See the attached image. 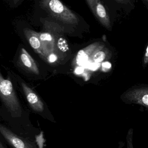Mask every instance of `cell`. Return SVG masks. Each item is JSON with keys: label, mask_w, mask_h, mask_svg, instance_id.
I'll return each instance as SVG.
<instances>
[{"label": "cell", "mask_w": 148, "mask_h": 148, "mask_svg": "<svg viewBox=\"0 0 148 148\" xmlns=\"http://www.w3.org/2000/svg\"><path fill=\"white\" fill-rule=\"evenodd\" d=\"M0 96L13 117H20L22 115V110L13 86L8 79L4 78L0 74Z\"/></svg>", "instance_id": "cell-1"}, {"label": "cell", "mask_w": 148, "mask_h": 148, "mask_svg": "<svg viewBox=\"0 0 148 148\" xmlns=\"http://www.w3.org/2000/svg\"><path fill=\"white\" fill-rule=\"evenodd\" d=\"M40 4L41 8L64 23L70 25L78 23L77 15L58 0H44Z\"/></svg>", "instance_id": "cell-2"}, {"label": "cell", "mask_w": 148, "mask_h": 148, "mask_svg": "<svg viewBox=\"0 0 148 148\" xmlns=\"http://www.w3.org/2000/svg\"><path fill=\"white\" fill-rule=\"evenodd\" d=\"M0 132L14 148H36L29 142L12 132L5 125H0Z\"/></svg>", "instance_id": "cell-3"}, {"label": "cell", "mask_w": 148, "mask_h": 148, "mask_svg": "<svg viewBox=\"0 0 148 148\" xmlns=\"http://www.w3.org/2000/svg\"><path fill=\"white\" fill-rule=\"evenodd\" d=\"M21 86L27 99L32 109L38 112H43L44 110V105L39 97L32 89L25 83L22 82Z\"/></svg>", "instance_id": "cell-4"}, {"label": "cell", "mask_w": 148, "mask_h": 148, "mask_svg": "<svg viewBox=\"0 0 148 148\" xmlns=\"http://www.w3.org/2000/svg\"><path fill=\"white\" fill-rule=\"evenodd\" d=\"M127 98L131 103L140 105L148 110V90H137L130 92Z\"/></svg>", "instance_id": "cell-5"}, {"label": "cell", "mask_w": 148, "mask_h": 148, "mask_svg": "<svg viewBox=\"0 0 148 148\" xmlns=\"http://www.w3.org/2000/svg\"><path fill=\"white\" fill-rule=\"evenodd\" d=\"M24 34L32 47L39 54L45 56L38 33L31 29H25Z\"/></svg>", "instance_id": "cell-6"}, {"label": "cell", "mask_w": 148, "mask_h": 148, "mask_svg": "<svg viewBox=\"0 0 148 148\" xmlns=\"http://www.w3.org/2000/svg\"><path fill=\"white\" fill-rule=\"evenodd\" d=\"M45 55L52 53L54 50L55 40L53 36L48 33H38Z\"/></svg>", "instance_id": "cell-7"}, {"label": "cell", "mask_w": 148, "mask_h": 148, "mask_svg": "<svg viewBox=\"0 0 148 148\" xmlns=\"http://www.w3.org/2000/svg\"><path fill=\"white\" fill-rule=\"evenodd\" d=\"M20 58L22 64L30 71L37 75L39 74V70L37 64L27 51L24 48L21 49Z\"/></svg>", "instance_id": "cell-8"}, {"label": "cell", "mask_w": 148, "mask_h": 148, "mask_svg": "<svg viewBox=\"0 0 148 148\" xmlns=\"http://www.w3.org/2000/svg\"><path fill=\"white\" fill-rule=\"evenodd\" d=\"M95 46L90 45L86 48L80 50L78 52L76 57V64L79 66H83L90 59L92 52L94 50Z\"/></svg>", "instance_id": "cell-9"}, {"label": "cell", "mask_w": 148, "mask_h": 148, "mask_svg": "<svg viewBox=\"0 0 148 148\" xmlns=\"http://www.w3.org/2000/svg\"><path fill=\"white\" fill-rule=\"evenodd\" d=\"M58 46L60 50L63 52H66L69 50L67 41L64 38H61L59 39L58 42Z\"/></svg>", "instance_id": "cell-10"}, {"label": "cell", "mask_w": 148, "mask_h": 148, "mask_svg": "<svg viewBox=\"0 0 148 148\" xmlns=\"http://www.w3.org/2000/svg\"><path fill=\"white\" fill-rule=\"evenodd\" d=\"M106 54L103 51H98L95 53L93 56V61L96 63L102 62L105 58Z\"/></svg>", "instance_id": "cell-11"}, {"label": "cell", "mask_w": 148, "mask_h": 148, "mask_svg": "<svg viewBox=\"0 0 148 148\" xmlns=\"http://www.w3.org/2000/svg\"><path fill=\"white\" fill-rule=\"evenodd\" d=\"M132 137H133V130L132 129H130L128 131L127 136H126L127 148H134L132 144Z\"/></svg>", "instance_id": "cell-12"}, {"label": "cell", "mask_w": 148, "mask_h": 148, "mask_svg": "<svg viewBox=\"0 0 148 148\" xmlns=\"http://www.w3.org/2000/svg\"><path fill=\"white\" fill-rule=\"evenodd\" d=\"M37 142L39 148H43L45 142V139L43 137V132H41L40 134L37 137Z\"/></svg>", "instance_id": "cell-13"}, {"label": "cell", "mask_w": 148, "mask_h": 148, "mask_svg": "<svg viewBox=\"0 0 148 148\" xmlns=\"http://www.w3.org/2000/svg\"><path fill=\"white\" fill-rule=\"evenodd\" d=\"M58 60V57L54 53H50L48 57V61L50 63H53L56 62Z\"/></svg>", "instance_id": "cell-14"}, {"label": "cell", "mask_w": 148, "mask_h": 148, "mask_svg": "<svg viewBox=\"0 0 148 148\" xmlns=\"http://www.w3.org/2000/svg\"><path fill=\"white\" fill-rule=\"evenodd\" d=\"M102 66L104 68H107V69H110L111 67V64L110 62H104L102 64Z\"/></svg>", "instance_id": "cell-15"}, {"label": "cell", "mask_w": 148, "mask_h": 148, "mask_svg": "<svg viewBox=\"0 0 148 148\" xmlns=\"http://www.w3.org/2000/svg\"><path fill=\"white\" fill-rule=\"evenodd\" d=\"M0 148H5L1 142H0Z\"/></svg>", "instance_id": "cell-16"}, {"label": "cell", "mask_w": 148, "mask_h": 148, "mask_svg": "<svg viewBox=\"0 0 148 148\" xmlns=\"http://www.w3.org/2000/svg\"><path fill=\"white\" fill-rule=\"evenodd\" d=\"M146 53H148V47H147V49H146Z\"/></svg>", "instance_id": "cell-17"}]
</instances>
